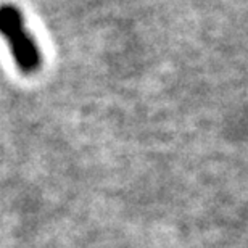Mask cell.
Masks as SVG:
<instances>
[{"label":"cell","instance_id":"cell-1","mask_svg":"<svg viewBox=\"0 0 248 248\" xmlns=\"http://www.w3.org/2000/svg\"><path fill=\"white\" fill-rule=\"evenodd\" d=\"M0 31L7 36L19 66L24 71H36L41 64V57L31 34L26 32L18 10L13 7L0 8Z\"/></svg>","mask_w":248,"mask_h":248}]
</instances>
